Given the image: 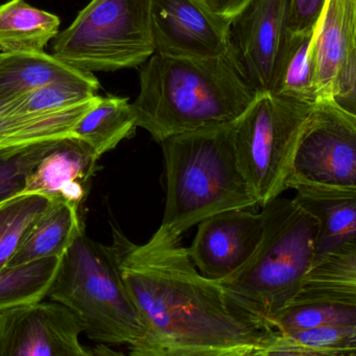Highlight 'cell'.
I'll use <instances>...</instances> for the list:
<instances>
[{"label":"cell","instance_id":"26","mask_svg":"<svg viewBox=\"0 0 356 356\" xmlns=\"http://www.w3.org/2000/svg\"><path fill=\"white\" fill-rule=\"evenodd\" d=\"M349 325H356L355 307L330 302L291 304L271 320L272 328L280 332Z\"/></svg>","mask_w":356,"mask_h":356},{"label":"cell","instance_id":"9","mask_svg":"<svg viewBox=\"0 0 356 356\" xmlns=\"http://www.w3.org/2000/svg\"><path fill=\"white\" fill-rule=\"evenodd\" d=\"M291 0H250L232 19L229 52L247 83L271 91L289 35Z\"/></svg>","mask_w":356,"mask_h":356},{"label":"cell","instance_id":"24","mask_svg":"<svg viewBox=\"0 0 356 356\" xmlns=\"http://www.w3.org/2000/svg\"><path fill=\"white\" fill-rule=\"evenodd\" d=\"M62 258H47L0 271V313L47 298Z\"/></svg>","mask_w":356,"mask_h":356},{"label":"cell","instance_id":"3","mask_svg":"<svg viewBox=\"0 0 356 356\" xmlns=\"http://www.w3.org/2000/svg\"><path fill=\"white\" fill-rule=\"evenodd\" d=\"M236 121L207 125L161 142L166 167V206L154 236L180 240L211 215L259 205L238 167Z\"/></svg>","mask_w":356,"mask_h":356},{"label":"cell","instance_id":"15","mask_svg":"<svg viewBox=\"0 0 356 356\" xmlns=\"http://www.w3.org/2000/svg\"><path fill=\"white\" fill-rule=\"evenodd\" d=\"M16 96L0 100V156L20 152L47 140L72 135L98 95L70 108L44 113H21Z\"/></svg>","mask_w":356,"mask_h":356},{"label":"cell","instance_id":"7","mask_svg":"<svg viewBox=\"0 0 356 356\" xmlns=\"http://www.w3.org/2000/svg\"><path fill=\"white\" fill-rule=\"evenodd\" d=\"M156 52L152 0H91L52 44V54L89 72L143 65Z\"/></svg>","mask_w":356,"mask_h":356},{"label":"cell","instance_id":"23","mask_svg":"<svg viewBox=\"0 0 356 356\" xmlns=\"http://www.w3.org/2000/svg\"><path fill=\"white\" fill-rule=\"evenodd\" d=\"M356 356V325L330 326L297 332L273 330L257 356Z\"/></svg>","mask_w":356,"mask_h":356},{"label":"cell","instance_id":"5","mask_svg":"<svg viewBox=\"0 0 356 356\" xmlns=\"http://www.w3.org/2000/svg\"><path fill=\"white\" fill-rule=\"evenodd\" d=\"M47 298L69 307L97 344L127 345L131 350L145 338V322L123 279L118 250L85 231L62 257Z\"/></svg>","mask_w":356,"mask_h":356},{"label":"cell","instance_id":"31","mask_svg":"<svg viewBox=\"0 0 356 356\" xmlns=\"http://www.w3.org/2000/svg\"><path fill=\"white\" fill-rule=\"evenodd\" d=\"M199 1L202 2V3L204 4L209 10H211V0H199Z\"/></svg>","mask_w":356,"mask_h":356},{"label":"cell","instance_id":"29","mask_svg":"<svg viewBox=\"0 0 356 356\" xmlns=\"http://www.w3.org/2000/svg\"><path fill=\"white\" fill-rule=\"evenodd\" d=\"M325 0H291L289 31L311 29L321 15Z\"/></svg>","mask_w":356,"mask_h":356},{"label":"cell","instance_id":"10","mask_svg":"<svg viewBox=\"0 0 356 356\" xmlns=\"http://www.w3.org/2000/svg\"><path fill=\"white\" fill-rule=\"evenodd\" d=\"M83 325L66 305L35 301L0 313V356H90Z\"/></svg>","mask_w":356,"mask_h":356},{"label":"cell","instance_id":"19","mask_svg":"<svg viewBox=\"0 0 356 356\" xmlns=\"http://www.w3.org/2000/svg\"><path fill=\"white\" fill-rule=\"evenodd\" d=\"M316 302L356 309V238L318 257L289 305Z\"/></svg>","mask_w":356,"mask_h":356},{"label":"cell","instance_id":"20","mask_svg":"<svg viewBox=\"0 0 356 356\" xmlns=\"http://www.w3.org/2000/svg\"><path fill=\"white\" fill-rule=\"evenodd\" d=\"M56 15L35 8L24 0H8L0 6L1 52H44L60 33Z\"/></svg>","mask_w":356,"mask_h":356},{"label":"cell","instance_id":"1","mask_svg":"<svg viewBox=\"0 0 356 356\" xmlns=\"http://www.w3.org/2000/svg\"><path fill=\"white\" fill-rule=\"evenodd\" d=\"M123 279L146 325L135 356H257L273 328L199 273L180 240L136 245L112 225Z\"/></svg>","mask_w":356,"mask_h":356},{"label":"cell","instance_id":"6","mask_svg":"<svg viewBox=\"0 0 356 356\" xmlns=\"http://www.w3.org/2000/svg\"><path fill=\"white\" fill-rule=\"evenodd\" d=\"M315 104L259 92L236 121L238 167L264 207L288 189V182Z\"/></svg>","mask_w":356,"mask_h":356},{"label":"cell","instance_id":"16","mask_svg":"<svg viewBox=\"0 0 356 356\" xmlns=\"http://www.w3.org/2000/svg\"><path fill=\"white\" fill-rule=\"evenodd\" d=\"M52 83L86 86L97 92L94 73L81 70L44 52H0V100Z\"/></svg>","mask_w":356,"mask_h":356},{"label":"cell","instance_id":"12","mask_svg":"<svg viewBox=\"0 0 356 356\" xmlns=\"http://www.w3.org/2000/svg\"><path fill=\"white\" fill-rule=\"evenodd\" d=\"M315 58L316 102L356 100V0H325Z\"/></svg>","mask_w":356,"mask_h":356},{"label":"cell","instance_id":"8","mask_svg":"<svg viewBox=\"0 0 356 356\" xmlns=\"http://www.w3.org/2000/svg\"><path fill=\"white\" fill-rule=\"evenodd\" d=\"M356 188V112L338 100L316 102L288 182Z\"/></svg>","mask_w":356,"mask_h":356},{"label":"cell","instance_id":"30","mask_svg":"<svg viewBox=\"0 0 356 356\" xmlns=\"http://www.w3.org/2000/svg\"><path fill=\"white\" fill-rule=\"evenodd\" d=\"M250 0H211V10L218 16L232 20Z\"/></svg>","mask_w":356,"mask_h":356},{"label":"cell","instance_id":"11","mask_svg":"<svg viewBox=\"0 0 356 356\" xmlns=\"http://www.w3.org/2000/svg\"><path fill=\"white\" fill-rule=\"evenodd\" d=\"M156 52L177 58L222 56L229 49L232 21L199 0H152Z\"/></svg>","mask_w":356,"mask_h":356},{"label":"cell","instance_id":"4","mask_svg":"<svg viewBox=\"0 0 356 356\" xmlns=\"http://www.w3.org/2000/svg\"><path fill=\"white\" fill-rule=\"evenodd\" d=\"M263 235L245 265L218 284L242 307L271 325L297 296L316 261L319 221L295 199L261 207Z\"/></svg>","mask_w":356,"mask_h":356},{"label":"cell","instance_id":"28","mask_svg":"<svg viewBox=\"0 0 356 356\" xmlns=\"http://www.w3.org/2000/svg\"><path fill=\"white\" fill-rule=\"evenodd\" d=\"M58 139L40 142L20 152L0 156V204L23 192L29 173Z\"/></svg>","mask_w":356,"mask_h":356},{"label":"cell","instance_id":"22","mask_svg":"<svg viewBox=\"0 0 356 356\" xmlns=\"http://www.w3.org/2000/svg\"><path fill=\"white\" fill-rule=\"evenodd\" d=\"M137 127L135 111L127 98L98 96L72 134L87 142L102 157L134 135Z\"/></svg>","mask_w":356,"mask_h":356},{"label":"cell","instance_id":"17","mask_svg":"<svg viewBox=\"0 0 356 356\" xmlns=\"http://www.w3.org/2000/svg\"><path fill=\"white\" fill-rule=\"evenodd\" d=\"M295 200L319 221L316 259L356 238V188L297 185Z\"/></svg>","mask_w":356,"mask_h":356},{"label":"cell","instance_id":"21","mask_svg":"<svg viewBox=\"0 0 356 356\" xmlns=\"http://www.w3.org/2000/svg\"><path fill=\"white\" fill-rule=\"evenodd\" d=\"M316 36L317 22L311 29L289 31L271 92L315 104Z\"/></svg>","mask_w":356,"mask_h":356},{"label":"cell","instance_id":"18","mask_svg":"<svg viewBox=\"0 0 356 356\" xmlns=\"http://www.w3.org/2000/svg\"><path fill=\"white\" fill-rule=\"evenodd\" d=\"M83 231L81 208L65 201L52 200L29 228L6 268L62 258Z\"/></svg>","mask_w":356,"mask_h":356},{"label":"cell","instance_id":"2","mask_svg":"<svg viewBox=\"0 0 356 356\" xmlns=\"http://www.w3.org/2000/svg\"><path fill=\"white\" fill-rule=\"evenodd\" d=\"M257 94L229 50L204 59L154 52L140 66V93L131 105L137 127L161 144L177 134L236 121Z\"/></svg>","mask_w":356,"mask_h":356},{"label":"cell","instance_id":"13","mask_svg":"<svg viewBox=\"0 0 356 356\" xmlns=\"http://www.w3.org/2000/svg\"><path fill=\"white\" fill-rule=\"evenodd\" d=\"M261 235V212L250 209L224 211L198 224V231L188 250L201 275L220 281L249 261Z\"/></svg>","mask_w":356,"mask_h":356},{"label":"cell","instance_id":"14","mask_svg":"<svg viewBox=\"0 0 356 356\" xmlns=\"http://www.w3.org/2000/svg\"><path fill=\"white\" fill-rule=\"evenodd\" d=\"M99 158L87 142L73 134L60 138L29 173L20 194H44L81 208L87 200Z\"/></svg>","mask_w":356,"mask_h":356},{"label":"cell","instance_id":"25","mask_svg":"<svg viewBox=\"0 0 356 356\" xmlns=\"http://www.w3.org/2000/svg\"><path fill=\"white\" fill-rule=\"evenodd\" d=\"M51 201L44 194H24L0 204V271L8 267L25 234Z\"/></svg>","mask_w":356,"mask_h":356},{"label":"cell","instance_id":"27","mask_svg":"<svg viewBox=\"0 0 356 356\" xmlns=\"http://www.w3.org/2000/svg\"><path fill=\"white\" fill-rule=\"evenodd\" d=\"M86 86L71 83H52L16 96L21 113H44L76 106L97 95Z\"/></svg>","mask_w":356,"mask_h":356}]
</instances>
